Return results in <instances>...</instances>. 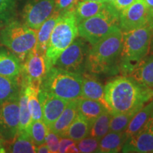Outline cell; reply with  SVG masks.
Here are the masks:
<instances>
[{"label":"cell","mask_w":153,"mask_h":153,"mask_svg":"<svg viewBox=\"0 0 153 153\" xmlns=\"http://www.w3.org/2000/svg\"><path fill=\"white\" fill-rule=\"evenodd\" d=\"M55 10V0H28L22 11L24 24L37 30Z\"/></svg>","instance_id":"7c38bea8"},{"label":"cell","mask_w":153,"mask_h":153,"mask_svg":"<svg viewBox=\"0 0 153 153\" xmlns=\"http://www.w3.org/2000/svg\"><path fill=\"white\" fill-rule=\"evenodd\" d=\"M114 0H104V2L106 3H112Z\"/></svg>","instance_id":"7bdbcfd3"},{"label":"cell","mask_w":153,"mask_h":153,"mask_svg":"<svg viewBox=\"0 0 153 153\" xmlns=\"http://www.w3.org/2000/svg\"><path fill=\"white\" fill-rule=\"evenodd\" d=\"M79 0H55V11L64 13L74 10L76 4Z\"/></svg>","instance_id":"d590c367"},{"label":"cell","mask_w":153,"mask_h":153,"mask_svg":"<svg viewBox=\"0 0 153 153\" xmlns=\"http://www.w3.org/2000/svg\"><path fill=\"white\" fill-rule=\"evenodd\" d=\"M137 113L136 111H132L113 115L110 120V131H125L131 123L132 118Z\"/></svg>","instance_id":"4dcf8cb0"},{"label":"cell","mask_w":153,"mask_h":153,"mask_svg":"<svg viewBox=\"0 0 153 153\" xmlns=\"http://www.w3.org/2000/svg\"><path fill=\"white\" fill-rule=\"evenodd\" d=\"M22 70V63L10 50L0 46V75L19 77Z\"/></svg>","instance_id":"9a60e30c"},{"label":"cell","mask_w":153,"mask_h":153,"mask_svg":"<svg viewBox=\"0 0 153 153\" xmlns=\"http://www.w3.org/2000/svg\"><path fill=\"white\" fill-rule=\"evenodd\" d=\"M3 142L1 140V139L0 138V152H1V150H3Z\"/></svg>","instance_id":"60d3db41"},{"label":"cell","mask_w":153,"mask_h":153,"mask_svg":"<svg viewBox=\"0 0 153 153\" xmlns=\"http://www.w3.org/2000/svg\"><path fill=\"white\" fill-rule=\"evenodd\" d=\"M38 98L43 112V121L50 127L60 116L69 101L40 89Z\"/></svg>","instance_id":"4fadbf2b"},{"label":"cell","mask_w":153,"mask_h":153,"mask_svg":"<svg viewBox=\"0 0 153 153\" xmlns=\"http://www.w3.org/2000/svg\"><path fill=\"white\" fill-rule=\"evenodd\" d=\"M61 14L62 13L54 10L53 14L43 22L41 27L37 30V43L35 48L41 54L45 55L51 33L57 22L60 19Z\"/></svg>","instance_id":"ac0fdd59"},{"label":"cell","mask_w":153,"mask_h":153,"mask_svg":"<svg viewBox=\"0 0 153 153\" xmlns=\"http://www.w3.org/2000/svg\"><path fill=\"white\" fill-rule=\"evenodd\" d=\"M36 152L38 153H50V150L46 145V143H44L43 144L36 146Z\"/></svg>","instance_id":"74e56055"},{"label":"cell","mask_w":153,"mask_h":153,"mask_svg":"<svg viewBox=\"0 0 153 153\" xmlns=\"http://www.w3.org/2000/svg\"><path fill=\"white\" fill-rule=\"evenodd\" d=\"M15 7L16 0H0V28L14 20Z\"/></svg>","instance_id":"1f68e13d"},{"label":"cell","mask_w":153,"mask_h":153,"mask_svg":"<svg viewBox=\"0 0 153 153\" xmlns=\"http://www.w3.org/2000/svg\"><path fill=\"white\" fill-rule=\"evenodd\" d=\"M82 75L53 66L48 70L41 89L67 101L81 97Z\"/></svg>","instance_id":"277c9868"},{"label":"cell","mask_w":153,"mask_h":153,"mask_svg":"<svg viewBox=\"0 0 153 153\" xmlns=\"http://www.w3.org/2000/svg\"><path fill=\"white\" fill-rule=\"evenodd\" d=\"M152 98L153 89L129 76L112 79L104 87L105 104L112 115L137 112Z\"/></svg>","instance_id":"6da1fadb"},{"label":"cell","mask_w":153,"mask_h":153,"mask_svg":"<svg viewBox=\"0 0 153 153\" xmlns=\"http://www.w3.org/2000/svg\"><path fill=\"white\" fill-rule=\"evenodd\" d=\"M113 115L109 111H106L97 117L91 123L89 136L100 140L110 131V120Z\"/></svg>","instance_id":"83f0119b"},{"label":"cell","mask_w":153,"mask_h":153,"mask_svg":"<svg viewBox=\"0 0 153 153\" xmlns=\"http://www.w3.org/2000/svg\"><path fill=\"white\" fill-rule=\"evenodd\" d=\"M77 36V22L74 10L62 13L53 28L45 51V57L48 70L54 66L62 51L76 39Z\"/></svg>","instance_id":"8992f818"},{"label":"cell","mask_w":153,"mask_h":153,"mask_svg":"<svg viewBox=\"0 0 153 153\" xmlns=\"http://www.w3.org/2000/svg\"><path fill=\"white\" fill-rule=\"evenodd\" d=\"M91 123L85 117L78 114L67 131L62 137H68L77 142L80 140L89 136Z\"/></svg>","instance_id":"cb8c5ba5"},{"label":"cell","mask_w":153,"mask_h":153,"mask_svg":"<svg viewBox=\"0 0 153 153\" xmlns=\"http://www.w3.org/2000/svg\"><path fill=\"white\" fill-rule=\"evenodd\" d=\"M153 118V98L144 105L132 118L125 132L130 137L143 128Z\"/></svg>","instance_id":"44dd1931"},{"label":"cell","mask_w":153,"mask_h":153,"mask_svg":"<svg viewBox=\"0 0 153 153\" xmlns=\"http://www.w3.org/2000/svg\"><path fill=\"white\" fill-rule=\"evenodd\" d=\"M81 97L99 101L105 104L104 85L95 77L85 73L82 75Z\"/></svg>","instance_id":"ffe728a7"},{"label":"cell","mask_w":153,"mask_h":153,"mask_svg":"<svg viewBox=\"0 0 153 153\" xmlns=\"http://www.w3.org/2000/svg\"><path fill=\"white\" fill-rule=\"evenodd\" d=\"M106 6V2L79 0L74 10L77 24L85 19L99 14Z\"/></svg>","instance_id":"d4e9b609"},{"label":"cell","mask_w":153,"mask_h":153,"mask_svg":"<svg viewBox=\"0 0 153 153\" xmlns=\"http://www.w3.org/2000/svg\"><path fill=\"white\" fill-rule=\"evenodd\" d=\"M37 30L16 20H12L0 28V43L24 62L28 53L36 47Z\"/></svg>","instance_id":"5b68a950"},{"label":"cell","mask_w":153,"mask_h":153,"mask_svg":"<svg viewBox=\"0 0 153 153\" xmlns=\"http://www.w3.org/2000/svg\"><path fill=\"white\" fill-rule=\"evenodd\" d=\"M153 35L152 25H147L129 31L123 32V48L120 53L119 70L126 75L150 51Z\"/></svg>","instance_id":"3957f363"},{"label":"cell","mask_w":153,"mask_h":153,"mask_svg":"<svg viewBox=\"0 0 153 153\" xmlns=\"http://www.w3.org/2000/svg\"><path fill=\"white\" fill-rule=\"evenodd\" d=\"M128 76L140 85L153 89V53L145 56Z\"/></svg>","instance_id":"e0dca14e"},{"label":"cell","mask_w":153,"mask_h":153,"mask_svg":"<svg viewBox=\"0 0 153 153\" xmlns=\"http://www.w3.org/2000/svg\"><path fill=\"white\" fill-rule=\"evenodd\" d=\"M88 51L89 49L85 41L81 38H76L62 51L54 66L68 71L78 72L86 63Z\"/></svg>","instance_id":"8fae6325"},{"label":"cell","mask_w":153,"mask_h":153,"mask_svg":"<svg viewBox=\"0 0 153 153\" xmlns=\"http://www.w3.org/2000/svg\"><path fill=\"white\" fill-rule=\"evenodd\" d=\"M152 28H153V24H152Z\"/></svg>","instance_id":"ee69618b"},{"label":"cell","mask_w":153,"mask_h":153,"mask_svg":"<svg viewBox=\"0 0 153 153\" xmlns=\"http://www.w3.org/2000/svg\"><path fill=\"white\" fill-rule=\"evenodd\" d=\"M58 152H79L75 141L68 137H60Z\"/></svg>","instance_id":"e575fe53"},{"label":"cell","mask_w":153,"mask_h":153,"mask_svg":"<svg viewBox=\"0 0 153 153\" xmlns=\"http://www.w3.org/2000/svg\"><path fill=\"white\" fill-rule=\"evenodd\" d=\"M20 89V76L8 77L0 75V104L19 97Z\"/></svg>","instance_id":"484cf974"},{"label":"cell","mask_w":153,"mask_h":153,"mask_svg":"<svg viewBox=\"0 0 153 153\" xmlns=\"http://www.w3.org/2000/svg\"><path fill=\"white\" fill-rule=\"evenodd\" d=\"M153 24V10L143 0H135L119 14V28L123 32L129 31Z\"/></svg>","instance_id":"9c48e42d"},{"label":"cell","mask_w":153,"mask_h":153,"mask_svg":"<svg viewBox=\"0 0 153 153\" xmlns=\"http://www.w3.org/2000/svg\"><path fill=\"white\" fill-rule=\"evenodd\" d=\"M48 127L45 125L43 120L32 121L28 129V133L36 146L45 142Z\"/></svg>","instance_id":"f546056e"},{"label":"cell","mask_w":153,"mask_h":153,"mask_svg":"<svg viewBox=\"0 0 153 153\" xmlns=\"http://www.w3.org/2000/svg\"><path fill=\"white\" fill-rule=\"evenodd\" d=\"M19 131L27 132L28 128L32 123V118L30 115L29 108L28 105V97L26 89L23 85L21 84L20 92L19 97Z\"/></svg>","instance_id":"4316f807"},{"label":"cell","mask_w":153,"mask_h":153,"mask_svg":"<svg viewBox=\"0 0 153 153\" xmlns=\"http://www.w3.org/2000/svg\"><path fill=\"white\" fill-rule=\"evenodd\" d=\"M19 97L0 104V138L5 143L13 140L19 133Z\"/></svg>","instance_id":"30bf717a"},{"label":"cell","mask_w":153,"mask_h":153,"mask_svg":"<svg viewBox=\"0 0 153 153\" xmlns=\"http://www.w3.org/2000/svg\"><path fill=\"white\" fill-rule=\"evenodd\" d=\"M121 151L123 152L153 153V133L148 123L137 133L128 137Z\"/></svg>","instance_id":"5bb4252c"},{"label":"cell","mask_w":153,"mask_h":153,"mask_svg":"<svg viewBox=\"0 0 153 153\" xmlns=\"http://www.w3.org/2000/svg\"><path fill=\"white\" fill-rule=\"evenodd\" d=\"M148 125H149V126H150V129H151V131H152V133H153V118L152 120H150V122H149L148 123Z\"/></svg>","instance_id":"ab89813d"},{"label":"cell","mask_w":153,"mask_h":153,"mask_svg":"<svg viewBox=\"0 0 153 153\" xmlns=\"http://www.w3.org/2000/svg\"><path fill=\"white\" fill-rule=\"evenodd\" d=\"M48 70L45 55L40 53L34 48L22 62L21 83L41 89L42 81Z\"/></svg>","instance_id":"ba28073f"},{"label":"cell","mask_w":153,"mask_h":153,"mask_svg":"<svg viewBox=\"0 0 153 153\" xmlns=\"http://www.w3.org/2000/svg\"><path fill=\"white\" fill-rule=\"evenodd\" d=\"M143 1L153 10V0H143Z\"/></svg>","instance_id":"f35d334b"},{"label":"cell","mask_w":153,"mask_h":153,"mask_svg":"<svg viewBox=\"0 0 153 153\" xmlns=\"http://www.w3.org/2000/svg\"><path fill=\"white\" fill-rule=\"evenodd\" d=\"M60 137L55 133L48 128L46 137H45V143L48 147L50 152L53 153L58 152L59 145H60Z\"/></svg>","instance_id":"836d02e7"},{"label":"cell","mask_w":153,"mask_h":153,"mask_svg":"<svg viewBox=\"0 0 153 153\" xmlns=\"http://www.w3.org/2000/svg\"><path fill=\"white\" fill-rule=\"evenodd\" d=\"M79 152H99V140L91 136H87L76 142Z\"/></svg>","instance_id":"d6a6232c"},{"label":"cell","mask_w":153,"mask_h":153,"mask_svg":"<svg viewBox=\"0 0 153 153\" xmlns=\"http://www.w3.org/2000/svg\"><path fill=\"white\" fill-rule=\"evenodd\" d=\"M135 1V0H114L112 3L109 4H111L114 7V8L120 14V11L127 9Z\"/></svg>","instance_id":"8d00e7d4"},{"label":"cell","mask_w":153,"mask_h":153,"mask_svg":"<svg viewBox=\"0 0 153 153\" xmlns=\"http://www.w3.org/2000/svg\"><path fill=\"white\" fill-rule=\"evenodd\" d=\"M119 26V12L109 3L94 16L77 24L78 35L91 45H95L113 28Z\"/></svg>","instance_id":"52a82bcc"},{"label":"cell","mask_w":153,"mask_h":153,"mask_svg":"<svg viewBox=\"0 0 153 153\" xmlns=\"http://www.w3.org/2000/svg\"><path fill=\"white\" fill-rule=\"evenodd\" d=\"M122 48L123 31L119 26H116L89 50L85 67L94 74L117 71Z\"/></svg>","instance_id":"7a4b0ae2"},{"label":"cell","mask_w":153,"mask_h":153,"mask_svg":"<svg viewBox=\"0 0 153 153\" xmlns=\"http://www.w3.org/2000/svg\"><path fill=\"white\" fill-rule=\"evenodd\" d=\"M7 149L5 152L11 153L36 152V145L34 144L29 134L26 131H19L11 142L6 143Z\"/></svg>","instance_id":"603a6c76"},{"label":"cell","mask_w":153,"mask_h":153,"mask_svg":"<svg viewBox=\"0 0 153 153\" xmlns=\"http://www.w3.org/2000/svg\"><path fill=\"white\" fill-rule=\"evenodd\" d=\"M108 110L106 104L101 101L82 97L77 99L78 114L82 115L91 123L102 113Z\"/></svg>","instance_id":"d6986e66"},{"label":"cell","mask_w":153,"mask_h":153,"mask_svg":"<svg viewBox=\"0 0 153 153\" xmlns=\"http://www.w3.org/2000/svg\"><path fill=\"white\" fill-rule=\"evenodd\" d=\"M77 115V99L69 101L60 116L48 128L62 137Z\"/></svg>","instance_id":"2e32d148"},{"label":"cell","mask_w":153,"mask_h":153,"mask_svg":"<svg viewBox=\"0 0 153 153\" xmlns=\"http://www.w3.org/2000/svg\"><path fill=\"white\" fill-rule=\"evenodd\" d=\"M128 138V136L125 131H109L99 140V152L114 153L120 152Z\"/></svg>","instance_id":"7402d4cb"},{"label":"cell","mask_w":153,"mask_h":153,"mask_svg":"<svg viewBox=\"0 0 153 153\" xmlns=\"http://www.w3.org/2000/svg\"><path fill=\"white\" fill-rule=\"evenodd\" d=\"M25 87L26 94L28 97V105L29 108L30 115H31L32 120H43V112H42V107L39 98H38V93L40 89L30 87L29 85H24L21 83Z\"/></svg>","instance_id":"f1b7e54d"},{"label":"cell","mask_w":153,"mask_h":153,"mask_svg":"<svg viewBox=\"0 0 153 153\" xmlns=\"http://www.w3.org/2000/svg\"><path fill=\"white\" fill-rule=\"evenodd\" d=\"M85 1H100V2H104V0H85Z\"/></svg>","instance_id":"b9f144b4"}]
</instances>
